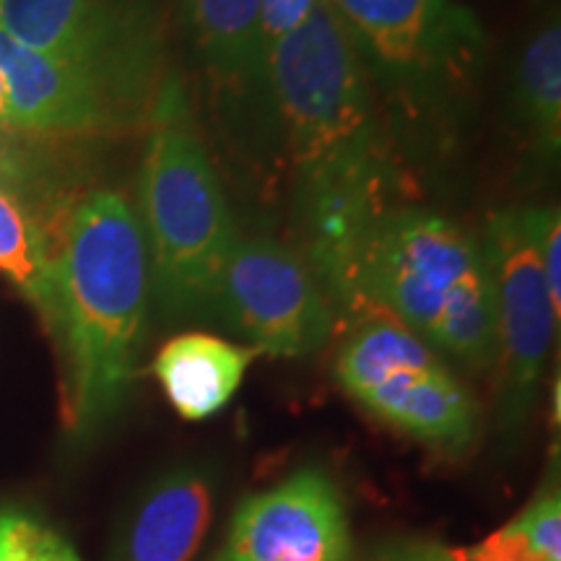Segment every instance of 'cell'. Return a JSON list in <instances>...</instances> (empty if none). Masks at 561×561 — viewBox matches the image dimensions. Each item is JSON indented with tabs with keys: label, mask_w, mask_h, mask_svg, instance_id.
<instances>
[{
	"label": "cell",
	"mask_w": 561,
	"mask_h": 561,
	"mask_svg": "<svg viewBox=\"0 0 561 561\" xmlns=\"http://www.w3.org/2000/svg\"><path fill=\"white\" fill-rule=\"evenodd\" d=\"M151 301L138 214L115 191H91L50 244L39 318L58 348L62 424L91 437L123 409L136 380Z\"/></svg>",
	"instance_id": "6da1fadb"
},
{
	"label": "cell",
	"mask_w": 561,
	"mask_h": 561,
	"mask_svg": "<svg viewBox=\"0 0 561 561\" xmlns=\"http://www.w3.org/2000/svg\"><path fill=\"white\" fill-rule=\"evenodd\" d=\"M271 100L312 216L380 208L367 62L331 0L268 47Z\"/></svg>",
	"instance_id": "7a4b0ae2"
},
{
	"label": "cell",
	"mask_w": 561,
	"mask_h": 561,
	"mask_svg": "<svg viewBox=\"0 0 561 561\" xmlns=\"http://www.w3.org/2000/svg\"><path fill=\"white\" fill-rule=\"evenodd\" d=\"M476 371L496 364V301L486 252L466 229L426 208L382 210L364 231L346 286Z\"/></svg>",
	"instance_id": "3957f363"
},
{
	"label": "cell",
	"mask_w": 561,
	"mask_h": 561,
	"mask_svg": "<svg viewBox=\"0 0 561 561\" xmlns=\"http://www.w3.org/2000/svg\"><path fill=\"white\" fill-rule=\"evenodd\" d=\"M138 221L161 307L172 314L214 310L221 271L240 237L214 164L185 123L153 130L140 170Z\"/></svg>",
	"instance_id": "277c9868"
},
{
	"label": "cell",
	"mask_w": 561,
	"mask_h": 561,
	"mask_svg": "<svg viewBox=\"0 0 561 561\" xmlns=\"http://www.w3.org/2000/svg\"><path fill=\"white\" fill-rule=\"evenodd\" d=\"M335 380L369 416L426 450L460 458L476 445L481 411L473 392L390 314L362 320L335 356Z\"/></svg>",
	"instance_id": "5b68a950"
},
{
	"label": "cell",
	"mask_w": 561,
	"mask_h": 561,
	"mask_svg": "<svg viewBox=\"0 0 561 561\" xmlns=\"http://www.w3.org/2000/svg\"><path fill=\"white\" fill-rule=\"evenodd\" d=\"M0 30L83 70L112 107L144 100L159 66L153 13L140 0H0Z\"/></svg>",
	"instance_id": "8992f818"
},
{
	"label": "cell",
	"mask_w": 561,
	"mask_h": 561,
	"mask_svg": "<svg viewBox=\"0 0 561 561\" xmlns=\"http://www.w3.org/2000/svg\"><path fill=\"white\" fill-rule=\"evenodd\" d=\"M362 55L419 104L466 87L483 30L455 0H331Z\"/></svg>",
	"instance_id": "52a82bcc"
},
{
	"label": "cell",
	"mask_w": 561,
	"mask_h": 561,
	"mask_svg": "<svg viewBox=\"0 0 561 561\" xmlns=\"http://www.w3.org/2000/svg\"><path fill=\"white\" fill-rule=\"evenodd\" d=\"M481 244L496 301L500 424L504 432H515L536 405L559 314L538 261L528 208H507L491 216Z\"/></svg>",
	"instance_id": "ba28073f"
},
{
	"label": "cell",
	"mask_w": 561,
	"mask_h": 561,
	"mask_svg": "<svg viewBox=\"0 0 561 561\" xmlns=\"http://www.w3.org/2000/svg\"><path fill=\"white\" fill-rule=\"evenodd\" d=\"M214 310L261 354L301 359L325 346L333 310L297 252L271 240H237Z\"/></svg>",
	"instance_id": "9c48e42d"
},
{
	"label": "cell",
	"mask_w": 561,
	"mask_h": 561,
	"mask_svg": "<svg viewBox=\"0 0 561 561\" xmlns=\"http://www.w3.org/2000/svg\"><path fill=\"white\" fill-rule=\"evenodd\" d=\"M216 561H354V536L335 481L299 468L276 486L250 494Z\"/></svg>",
	"instance_id": "30bf717a"
},
{
	"label": "cell",
	"mask_w": 561,
	"mask_h": 561,
	"mask_svg": "<svg viewBox=\"0 0 561 561\" xmlns=\"http://www.w3.org/2000/svg\"><path fill=\"white\" fill-rule=\"evenodd\" d=\"M0 81L11 128L34 136H79L110 123L112 104L83 70L24 47L0 30Z\"/></svg>",
	"instance_id": "8fae6325"
},
{
	"label": "cell",
	"mask_w": 561,
	"mask_h": 561,
	"mask_svg": "<svg viewBox=\"0 0 561 561\" xmlns=\"http://www.w3.org/2000/svg\"><path fill=\"white\" fill-rule=\"evenodd\" d=\"M214 512V473L198 462L174 466L136 500L112 561H198Z\"/></svg>",
	"instance_id": "7c38bea8"
},
{
	"label": "cell",
	"mask_w": 561,
	"mask_h": 561,
	"mask_svg": "<svg viewBox=\"0 0 561 561\" xmlns=\"http://www.w3.org/2000/svg\"><path fill=\"white\" fill-rule=\"evenodd\" d=\"M182 11L219 94L240 104H273L261 0H182Z\"/></svg>",
	"instance_id": "4fadbf2b"
},
{
	"label": "cell",
	"mask_w": 561,
	"mask_h": 561,
	"mask_svg": "<svg viewBox=\"0 0 561 561\" xmlns=\"http://www.w3.org/2000/svg\"><path fill=\"white\" fill-rule=\"evenodd\" d=\"M257 354V348L237 346L219 335L180 333L159 348L153 375L182 419L203 421L234 398Z\"/></svg>",
	"instance_id": "5bb4252c"
},
{
	"label": "cell",
	"mask_w": 561,
	"mask_h": 561,
	"mask_svg": "<svg viewBox=\"0 0 561 561\" xmlns=\"http://www.w3.org/2000/svg\"><path fill=\"white\" fill-rule=\"evenodd\" d=\"M515 104L536 149L546 159H557L561 146V30L557 16L546 21L520 55Z\"/></svg>",
	"instance_id": "9a60e30c"
},
{
	"label": "cell",
	"mask_w": 561,
	"mask_h": 561,
	"mask_svg": "<svg viewBox=\"0 0 561 561\" xmlns=\"http://www.w3.org/2000/svg\"><path fill=\"white\" fill-rule=\"evenodd\" d=\"M0 273L42 312L50 276V242L26 203L0 180Z\"/></svg>",
	"instance_id": "2e32d148"
},
{
	"label": "cell",
	"mask_w": 561,
	"mask_h": 561,
	"mask_svg": "<svg viewBox=\"0 0 561 561\" xmlns=\"http://www.w3.org/2000/svg\"><path fill=\"white\" fill-rule=\"evenodd\" d=\"M460 561H561V500L543 489L507 525L468 549H455Z\"/></svg>",
	"instance_id": "e0dca14e"
},
{
	"label": "cell",
	"mask_w": 561,
	"mask_h": 561,
	"mask_svg": "<svg viewBox=\"0 0 561 561\" xmlns=\"http://www.w3.org/2000/svg\"><path fill=\"white\" fill-rule=\"evenodd\" d=\"M0 561H81L58 528L24 507H0Z\"/></svg>",
	"instance_id": "ac0fdd59"
},
{
	"label": "cell",
	"mask_w": 561,
	"mask_h": 561,
	"mask_svg": "<svg viewBox=\"0 0 561 561\" xmlns=\"http://www.w3.org/2000/svg\"><path fill=\"white\" fill-rule=\"evenodd\" d=\"M533 240H536L538 261H541L546 286L557 314L561 312V219L557 206L528 208Z\"/></svg>",
	"instance_id": "d6986e66"
},
{
	"label": "cell",
	"mask_w": 561,
	"mask_h": 561,
	"mask_svg": "<svg viewBox=\"0 0 561 561\" xmlns=\"http://www.w3.org/2000/svg\"><path fill=\"white\" fill-rule=\"evenodd\" d=\"M318 0H261V21L268 47L310 16Z\"/></svg>",
	"instance_id": "ffe728a7"
},
{
	"label": "cell",
	"mask_w": 561,
	"mask_h": 561,
	"mask_svg": "<svg viewBox=\"0 0 561 561\" xmlns=\"http://www.w3.org/2000/svg\"><path fill=\"white\" fill-rule=\"evenodd\" d=\"M371 561H460L458 551L432 538H396L371 553Z\"/></svg>",
	"instance_id": "44dd1931"
},
{
	"label": "cell",
	"mask_w": 561,
	"mask_h": 561,
	"mask_svg": "<svg viewBox=\"0 0 561 561\" xmlns=\"http://www.w3.org/2000/svg\"><path fill=\"white\" fill-rule=\"evenodd\" d=\"M9 128L11 123H9V110H5V89H3V81H0V133Z\"/></svg>",
	"instance_id": "7402d4cb"
}]
</instances>
